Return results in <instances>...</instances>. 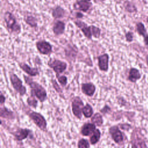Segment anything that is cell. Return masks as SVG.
Masks as SVG:
<instances>
[{
	"label": "cell",
	"instance_id": "obj_1",
	"mask_svg": "<svg viewBox=\"0 0 148 148\" xmlns=\"http://www.w3.org/2000/svg\"><path fill=\"white\" fill-rule=\"evenodd\" d=\"M25 83L31 88V94L36 97L41 102H45L47 99V91L45 88L39 83L34 81L29 76L23 75Z\"/></svg>",
	"mask_w": 148,
	"mask_h": 148
},
{
	"label": "cell",
	"instance_id": "obj_2",
	"mask_svg": "<svg viewBox=\"0 0 148 148\" xmlns=\"http://www.w3.org/2000/svg\"><path fill=\"white\" fill-rule=\"evenodd\" d=\"M3 20L6 28L9 34L14 35L20 34L21 31V25L17 22L13 13L6 11L3 14Z\"/></svg>",
	"mask_w": 148,
	"mask_h": 148
},
{
	"label": "cell",
	"instance_id": "obj_3",
	"mask_svg": "<svg viewBox=\"0 0 148 148\" xmlns=\"http://www.w3.org/2000/svg\"><path fill=\"white\" fill-rule=\"evenodd\" d=\"M10 80L12 87L20 95L23 96L27 92L26 87L23 84V81L14 73H10Z\"/></svg>",
	"mask_w": 148,
	"mask_h": 148
},
{
	"label": "cell",
	"instance_id": "obj_4",
	"mask_svg": "<svg viewBox=\"0 0 148 148\" xmlns=\"http://www.w3.org/2000/svg\"><path fill=\"white\" fill-rule=\"evenodd\" d=\"M47 65L51 68L56 74V76L62 73L67 68V64L64 61L57 59H50L47 62Z\"/></svg>",
	"mask_w": 148,
	"mask_h": 148
},
{
	"label": "cell",
	"instance_id": "obj_5",
	"mask_svg": "<svg viewBox=\"0 0 148 148\" xmlns=\"http://www.w3.org/2000/svg\"><path fill=\"white\" fill-rule=\"evenodd\" d=\"M29 117L34 123L42 131H45L47 129V122L42 114L38 112H31L29 113Z\"/></svg>",
	"mask_w": 148,
	"mask_h": 148
},
{
	"label": "cell",
	"instance_id": "obj_6",
	"mask_svg": "<svg viewBox=\"0 0 148 148\" xmlns=\"http://www.w3.org/2000/svg\"><path fill=\"white\" fill-rule=\"evenodd\" d=\"M84 106V103L80 97L76 96L73 98L72 102V112L74 116L79 119H82Z\"/></svg>",
	"mask_w": 148,
	"mask_h": 148
},
{
	"label": "cell",
	"instance_id": "obj_7",
	"mask_svg": "<svg viewBox=\"0 0 148 148\" xmlns=\"http://www.w3.org/2000/svg\"><path fill=\"white\" fill-rule=\"evenodd\" d=\"M36 47L39 53L43 55H50L53 52V46L50 42L45 40H40L36 42Z\"/></svg>",
	"mask_w": 148,
	"mask_h": 148
},
{
	"label": "cell",
	"instance_id": "obj_8",
	"mask_svg": "<svg viewBox=\"0 0 148 148\" xmlns=\"http://www.w3.org/2000/svg\"><path fill=\"white\" fill-rule=\"evenodd\" d=\"M109 132L113 140L117 144H121L124 141V136L118 126L113 125L109 128Z\"/></svg>",
	"mask_w": 148,
	"mask_h": 148
},
{
	"label": "cell",
	"instance_id": "obj_9",
	"mask_svg": "<svg viewBox=\"0 0 148 148\" xmlns=\"http://www.w3.org/2000/svg\"><path fill=\"white\" fill-rule=\"evenodd\" d=\"M92 6L91 1L87 0H76L73 4L74 10L81 11L83 12H87Z\"/></svg>",
	"mask_w": 148,
	"mask_h": 148
},
{
	"label": "cell",
	"instance_id": "obj_10",
	"mask_svg": "<svg viewBox=\"0 0 148 148\" xmlns=\"http://www.w3.org/2000/svg\"><path fill=\"white\" fill-rule=\"evenodd\" d=\"M77 27L80 29L82 32L84 36L88 39L91 40L92 39V33L90 25L88 26V25L83 21H82L79 20H76L73 21Z\"/></svg>",
	"mask_w": 148,
	"mask_h": 148
},
{
	"label": "cell",
	"instance_id": "obj_11",
	"mask_svg": "<svg viewBox=\"0 0 148 148\" xmlns=\"http://www.w3.org/2000/svg\"><path fill=\"white\" fill-rule=\"evenodd\" d=\"M98 66L101 71L108 72L109 69V56L108 53H104L97 57Z\"/></svg>",
	"mask_w": 148,
	"mask_h": 148
},
{
	"label": "cell",
	"instance_id": "obj_12",
	"mask_svg": "<svg viewBox=\"0 0 148 148\" xmlns=\"http://www.w3.org/2000/svg\"><path fill=\"white\" fill-rule=\"evenodd\" d=\"M18 65L20 68L29 76L33 77L39 75V71L38 68H32L25 62H19Z\"/></svg>",
	"mask_w": 148,
	"mask_h": 148
},
{
	"label": "cell",
	"instance_id": "obj_13",
	"mask_svg": "<svg viewBox=\"0 0 148 148\" xmlns=\"http://www.w3.org/2000/svg\"><path fill=\"white\" fill-rule=\"evenodd\" d=\"M136 31L139 35L143 37L145 46H148V34L143 23L138 22L136 24Z\"/></svg>",
	"mask_w": 148,
	"mask_h": 148
},
{
	"label": "cell",
	"instance_id": "obj_14",
	"mask_svg": "<svg viewBox=\"0 0 148 148\" xmlns=\"http://www.w3.org/2000/svg\"><path fill=\"white\" fill-rule=\"evenodd\" d=\"M81 90L84 95L92 97L95 92L96 87L94 83L91 82L82 83L81 85Z\"/></svg>",
	"mask_w": 148,
	"mask_h": 148
},
{
	"label": "cell",
	"instance_id": "obj_15",
	"mask_svg": "<svg viewBox=\"0 0 148 148\" xmlns=\"http://www.w3.org/2000/svg\"><path fill=\"white\" fill-rule=\"evenodd\" d=\"M65 29V24L61 20H56L53 25L52 30L54 34L56 36L63 34Z\"/></svg>",
	"mask_w": 148,
	"mask_h": 148
},
{
	"label": "cell",
	"instance_id": "obj_16",
	"mask_svg": "<svg viewBox=\"0 0 148 148\" xmlns=\"http://www.w3.org/2000/svg\"><path fill=\"white\" fill-rule=\"evenodd\" d=\"M31 131L27 128H18L16 131H15L13 135L14 136L16 140L21 141L25 139H26L29 135Z\"/></svg>",
	"mask_w": 148,
	"mask_h": 148
},
{
	"label": "cell",
	"instance_id": "obj_17",
	"mask_svg": "<svg viewBox=\"0 0 148 148\" xmlns=\"http://www.w3.org/2000/svg\"><path fill=\"white\" fill-rule=\"evenodd\" d=\"M141 73L136 68H131L128 71L127 79L132 83H136L141 78Z\"/></svg>",
	"mask_w": 148,
	"mask_h": 148
},
{
	"label": "cell",
	"instance_id": "obj_18",
	"mask_svg": "<svg viewBox=\"0 0 148 148\" xmlns=\"http://www.w3.org/2000/svg\"><path fill=\"white\" fill-rule=\"evenodd\" d=\"M132 134L131 148H147L143 139L140 138L136 134H134V132H133Z\"/></svg>",
	"mask_w": 148,
	"mask_h": 148
},
{
	"label": "cell",
	"instance_id": "obj_19",
	"mask_svg": "<svg viewBox=\"0 0 148 148\" xmlns=\"http://www.w3.org/2000/svg\"><path fill=\"white\" fill-rule=\"evenodd\" d=\"M95 125L92 123H85L81 128V134L83 136H89L91 135L96 130Z\"/></svg>",
	"mask_w": 148,
	"mask_h": 148
},
{
	"label": "cell",
	"instance_id": "obj_20",
	"mask_svg": "<svg viewBox=\"0 0 148 148\" xmlns=\"http://www.w3.org/2000/svg\"><path fill=\"white\" fill-rule=\"evenodd\" d=\"M51 14L54 19L61 18L65 16V10L61 6H56L53 9Z\"/></svg>",
	"mask_w": 148,
	"mask_h": 148
},
{
	"label": "cell",
	"instance_id": "obj_21",
	"mask_svg": "<svg viewBox=\"0 0 148 148\" xmlns=\"http://www.w3.org/2000/svg\"><path fill=\"white\" fill-rule=\"evenodd\" d=\"M24 20L25 23L31 28H37L38 20L37 18L31 14H27L24 17Z\"/></svg>",
	"mask_w": 148,
	"mask_h": 148
},
{
	"label": "cell",
	"instance_id": "obj_22",
	"mask_svg": "<svg viewBox=\"0 0 148 148\" xmlns=\"http://www.w3.org/2000/svg\"><path fill=\"white\" fill-rule=\"evenodd\" d=\"M14 113L5 106L1 107V117L7 119H14Z\"/></svg>",
	"mask_w": 148,
	"mask_h": 148
},
{
	"label": "cell",
	"instance_id": "obj_23",
	"mask_svg": "<svg viewBox=\"0 0 148 148\" xmlns=\"http://www.w3.org/2000/svg\"><path fill=\"white\" fill-rule=\"evenodd\" d=\"M123 7L127 12L130 13H136L138 11V9L135 4L128 0L125 1L123 2Z\"/></svg>",
	"mask_w": 148,
	"mask_h": 148
},
{
	"label": "cell",
	"instance_id": "obj_24",
	"mask_svg": "<svg viewBox=\"0 0 148 148\" xmlns=\"http://www.w3.org/2000/svg\"><path fill=\"white\" fill-rule=\"evenodd\" d=\"M91 122L97 126H101L103 123L102 115L99 113H95L91 117Z\"/></svg>",
	"mask_w": 148,
	"mask_h": 148
},
{
	"label": "cell",
	"instance_id": "obj_25",
	"mask_svg": "<svg viewBox=\"0 0 148 148\" xmlns=\"http://www.w3.org/2000/svg\"><path fill=\"white\" fill-rule=\"evenodd\" d=\"M101 138V132L99 129H96L90 137V142L91 145H95L99 140Z\"/></svg>",
	"mask_w": 148,
	"mask_h": 148
},
{
	"label": "cell",
	"instance_id": "obj_26",
	"mask_svg": "<svg viewBox=\"0 0 148 148\" xmlns=\"http://www.w3.org/2000/svg\"><path fill=\"white\" fill-rule=\"evenodd\" d=\"M83 114L86 118L91 117L93 114V109L89 103H86L83 109Z\"/></svg>",
	"mask_w": 148,
	"mask_h": 148
},
{
	"label": "cell",
	"instance_id": "obj_27",
	"mask_svg": "<svg viewBox=\"0 0 148 148\" xmlns=\"http://www.w3.org/2000/svg\"><path fill=\"white\" fill-rule=\"evenodd\" d=\"M90 27H91V29L92 36L96 39L99 38L101 36V29L99 27H96L94 25H90Z\"/></svg>",
	"mask_w": 148,
	"mask_h": 148
},
{
	"label": "cell",
	"instance_id": "obj_28",
	"mask_svg": "<svg viewBox=\"0 0 148 148\" xmlns=\"http://www.w3.org/2000/svg\"><path fill=\"white\" fill-rule=\"evenodd\" d=\"M27 102L28 105L34 108H36L38 105V101L36 99L35 96L31 94V96L27 99Z\"/></svg>",
	"mask_w": 148,
	"mask_h": 148
},
{
	"label": "cell",
	"instance_id": "obj_29",
	"mask_svg": "<svg viewBox=\"0 0 148 148\" xmlns=\"http://www.w3.org/2000/svg\"><path fill=\"white\" fill-rule=\"evenodd\" d=\"M77 146L78 148H90V143L87 139L82 138L79 140Z\"/></svg>",
	"mask_w": 148,
	"mask_h": 148
},
{
	"label": "cell",
	"instance_id": "obj_30",
	"mask_svg": "<svg viewBox=\"0 0 148 148\" xmlns=\"http://www.w3.org/2000/svg\"><path fill=\"white\" fill-rule=\"evenodd\" d=\"M57 79L58 80V82L62 86L65 87L67 84L68 83V79L67 77L65 75H59L58 76H56Z\"/></svg>",
	"mask_w": 148,
	"mask_h": 148
},
{
	"label": "cell",
	"instance_id": "obj_31",
	"mask_svg": "<svg viewBox=\"0 0 148 148\" xmlns=\"http://www.w3.org/2000/svg\"><path fill=\"white\" fill-rule=\"evenodd\" d=\"M51 82L52 83L53 87L54 88V90L58 92V93H62V90L61 89V88L59 86L58 84L57 83L56 80L55 79H51Z\"/></svg>",
	"mask_w": 148,
	"mask_h": 148
},
{
	"label": "cell",
	"instance_id": "obj_32",
	"mask_svg": "<svg viewBox=\"0 0 148 148\" xmlns=\"http://www.w3.org/2000/svg\"><path fill=\"white\" fill-rule=\"evenodd\" d=\"M125 38L126 42L130 43L134 40V34L131 31H128L125 34Z\"/></svg>",
	"mask_w": 148,
	"mask_h": 148
},
{
	"label": "cell",
	"instance_id": "obj_33",
	"mask_svg": "<svg viewBox=\"0 0 148 148\" xmlns=\"http://www.w3.org/2000/svg\"><path fill=\"white\" fill-rule=\"evenodd\" d=\"M75 18H76L77 19H80V18H83V17H84V14L82 13V12H76V13H75Z\"/></svg>",
	"mask_w": 148,
	"mask_h": 148
},
{
	"label": "cell",
	"instance_id": "obj_34",
	"mask_svg": "<svg viewBox=\"0 0 148 148\" xmlns=\"http://www.w3.org/2000/svg\"><path fill=\"white\" fill-rule=\"evenodd\" d=\"M6 100V98L3 95V94L2 92H1V96H0V103L1 105H2L3 103H5Z\"/></svg>",
	"mask_w": 148,
	"mask_h": 148
},
{
	"label": "cell",
	"instance_id": "obj_35",
	"mask_svg": "<svg viewBox=\"0 0 148 148\" xmlns=\"http://www.w3.org/2000/svg\"><path fill=\"white\" fill-rule=\"evenodd\" d=\"M146 65L148 68V54L146 56Z\"/></svg>",
	"mask_w": 148,
	"mask_h": 148
},
{
	"label": "cell",
	"instance_id": "obj_36",
	"mask_svg": "<svg viewBox=\"0 0 148 148\" xmlns=\"http://www.w3.org/2000/svg\"><path fill=\"white\" fill-rule=\"evenodd\" d=\"M97 1H98V2H104V1H105L106 0H97Z\"/></svg>",
	"mask_w": 148,
	"mask_h": 148
},
{
	"label": "cell",
	"instance_id": "obj_37",
	"mask_svg": "<svg viewBox=\"0 0 148 148\" xmlns=\"http://www.w3.org/2000/svg\"><path fill=\"white\" fill-rule=\"evenodd\" d=\"M146 23L148 24V16L146 17Z\"/></svg>",
	"mask_w": 148,
	"mask_h": 148
},
{
	"label": "cell",
	"instance_id": "obj_38",
	"mask_svg": "<svg viewBox=\"0 0 148 148\" xmlns=\"http://www.w3.org/2000/svg\"><path fill=\"white\" fill-rule=\"evenodd\" d=\"M87 1H91V0H87Z\"/></svg>",
	"mask_w": 148,
	"mask_h": 148
},
{
	"label": "cell",
	"instance_id": "obj_39",
	"mask_svg": "<svg viewBox=\"0 0 148 148\" xmlns=\"http://www.w3.org/2000/svg\"></svg>",
	"mask_w": 148,
	"mask_h": 148
}]
</instances>
